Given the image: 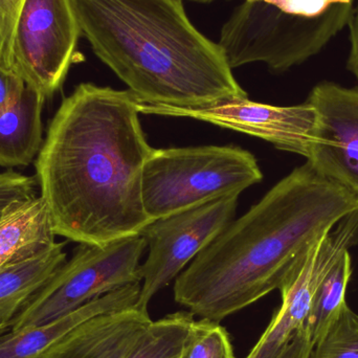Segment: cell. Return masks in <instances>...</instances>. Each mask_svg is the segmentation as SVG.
Returning a JSON list of instances; mask_svg holds the SVG:
<instances>
[{
	"instance_id": "cell-20",
	"label": "cell",
	"mask_w": 358,
	"mask_h": 358,
	"mask_svg": "<svg viewBox=\"0 0 358 358\" xmlns=\"http://www.w3.org/2000/svg\"><path fill=\"white\" fill-rule=\"evenodd\" d=\"M24 1L0 0V64L10 71L15 27Z\"/></svg>"
},
{
	"instance_id": "cell-15",
	"label": "cell",
	"mask_w": 358,
	"mask_h": 358,
	"mask_svg": "<svg viewBox=\"0 0 358 358\" xmlns=\"http://www.w3.org/2000/svg\"><path fill=\"white\" fill-rule=\"evenodd\" d=\"M65 242H55L38 254L0 268V320L12 324L27 301L67 260Z\"/></svg>"
},
{
	"instance_id": "cell-7",
	"label": "cell",
	"mask_w": 358,
	"mask_h": 358,
	"mask_svg": "<svg viewBox=\"0 0 358 358\" xmlns=\"http://www.w3.org/2000/svg\"><path fill=\"white\" fill-rule=\"evenodd\" d=\"M82 35L71 0H25L13 37L10 69L52 98L77 62Z\"/></svg>"
},
{
	"instance_id": "cell-4",
	"label": "cell",
	"mask_w": 358,
	"mask_h": 358,
	"mask_svg": "<svg viewBox=\"0 0 358 358\" xmlns=\"http://www.w3.org/2000/svg\"><path fill=\"white\" fill-rule=\"evenodd\" d=\"M355 0H244L218 44L231 69L265 63L285 71L320 52L350 22Z\"/></svg>"
},
{
	"instance_id": "cell-27",
	"label": "cell",
	"mask_w": 358,
	"mask_h": 358,
	"mask_svg": "<svg viewBox=\"0 0 358 358\" xmlns=\"http://www.w3.org/2000/svg\"><path fill=\"white\" fill-rule=\"evenodd\" d=\"M193 1H197V2H210V1H213V0H193Z\"/></svg>"
},
{
	"instance_id": "cell-5",
	"label": "cell",
	"mask_w": 358,
	"mask_h": 358,
	"mask_svg": "<svg viewBox=\"0 0 358 358\" xmlns=\"http://www.w3.org/2000/svg\"><path fill=\"white\" fill-rule=\"evenodd\" d=\"M256 157L239 147L155 149L143 176V201L151 220L165 218L262 180Z\"/></svg>"
},
{
	"instance_id": "cell-3",
	"label": "cell",
	"mask_w": 358,
	"mask_h": 358,
	"mask_svg": "<svg viewBox=\"0 0 358 358\" xmlns=\"http://www.w3.org/2000/svg\"><path fill=\"white\" fill-rule=\"evenodd\" d=\"M82 35L141 104L194 108L248 94L183 0H71Z\"/></svg>"
},
{
	"instance_id": "cell-1",
	"label": "cell",
	"mask_w": 358,
	"mask_h": 358,
	"mask_svg": "<svg viewBox=\"0 0 358 358\" xmlns=\"http://www.w3.org/2000/svg\"><path fill=\"white\" fill-rule=\"evenodd\" d=\"M130 90L82 83L61 103L36 159L55 233L79 244L141 235L152 222L143 201L155 148Z\"/></svg>"
},
{
	"instance_id": "cell-8",
	"label": "cell",
	"mask_w": 358,
	"mask_h": 358,
	"mask_svg": "<svg viewBox=\"0 0 358 358\" xmlns=\"http://www.w3.org/2000/svg\"><path fill=\"white\" fill-rule=\"evenodd\" d=\"M239 195L227 196L149 223L141 235L149 248L141 264L142 278L136 308L148 311L151 299L180 275L234 220Z\"/></svg>"
},
{
	"instance_id": "cell-10",
	"label": "cell",
	"mask_w": 358,
	"mask_h": 358,
	"mask_svg": "<svg viewBox=\"0 0 358 358\" xmlns=\"http://www.w3.org/2000/svg\"><path fill=\"white\" fill-rule=\"evenodd\" d=\"M307 102L315 109L317 121L306 163L358 197V87L323 82Z\"/></svg>"
},
{
	"instance_id": "cell-2",
	"label": "cell",
	"mask_w": 358,
	"mask_h": 358,
	"mask_svg": "<svg viewBox=\"0 0 358 358\" xmlns=\"http://www.w3.org/2000/svg\"><path fill=\"white\" fill-rule=\"evenodd\" d=\"M357 210L355 193L305 163L229 222L181 271L176 303L220 323L280 290L305 248Z\"/></svg>"
},
{
	"instance_id": "cell-11",
	"label": "cell",
	"mask_w": 358,
	"mask_h": 358,
	"mask_svg": "<svg viewBox=\"0 0 358 358\" xmlns=\"http://www.w3.org/2000/svg\"><path fill=\"white\" fill-rule=\"evenodd\" d=\"M150 323L148 311L136 307L103 313L69 332L44 358H126Z\"/></svg>"
},
{
	"instance_id": "cell-22",
	"label": "cell",
	"mask_w": 358,
	"mask_h": 358,
	"mask_svg": "<svg viewBox=\"0 0 358 358\" xmlns=\"http://www.w3.org/2000/svg\"><path fill=\"white\" fill-rule=\"evenodd\" d=\"M290 340L273 323H269L260 340L257 342L254 348L250 350V355L245 358H275Z\"/></svg>"
},
{
	"instance_id": "cell-6",
	"label": "cell",
	"mask_w": 358,
	"mask_h": 358,
	"mask_svg": "<svg viewBox=\"0 0 358 358\" xmlns=\"http://www.w3.org/2000/svg\"><path fill=\"white\" fill-rule=\"evenodd\" d=\"M146 248L142 235L103 245L80 244L71 260L27 301L10 330L48 323L113 290L142 283L140 262Z\"/></svg>"
},
{
	"instance_id": "cell-14",
	"label": "cell",
	"mask_w": 358,
	"mask_h": 358,
	"mask_svg": "<svg viewBox=\"0 0 358 358\" xmlns=\"http://www.w3.org/2000/svg\"><path fill=\"white\" fill-rule=\"evenodd\" d=\"M46 99L25 85L20 99L0 113V167H27L43 145V113Z\"/></svg>"
},
{
	"instance_id": "cell-28",
	"label": "cell",
	"mask_w": 358,
	"mask_h": 358,
	"mask_svg": "<svg viewBox=\"0 0 358 358\" xmlns=\"http://www.w3.org/2000/svg\"><path fill=\"white\" fill-rule=\"evenodd\" d=\"M1 214H2V213H1ZM1 214H0V215H1Z\"/></svg>"
},
{
	"instance_id": "cell-26",
	"label": "cell",
	"mask_w": 358,
	"mask_h": 358,
	"mask_svg": "<svg viewBox=\"0 0 358 358\" xmlns=\"http://www.w3.org/2000/svg\"><path fill=\"white\" fill-rule=\"evenodd\" d=\"M10 328H12V324L0 320V338L3 336L4 334H8V332H10Z\"/></svg>"
},
{
	"instance_id": "cell-24",
	"label": "cell",
	"mask_w": 358,
	"mask_h": 358,
	"mask_svg": "<svg viewBox=\"0 0 358 358\" xmlns=\"http://www.w3.org/2000/svg\"><path fill=\"white\" fill-rule=\"evenodd\" d=\"M311 346L306 328L296 332L275 358H309Z\"/></svg>"
},
{
	"instance_id": "cell-25",
	"label": "cell",
	"mask_w": 358,
	"mask_h": 358,
	"mask_svg": "<svg viewBox=\"0 0 358 358\" xmlns=\"http://www.w3.org/2000/svg\"><path fill=\"white\" fill-rule=\"evenodd\" d=\"M348 25L350 27L351 43L348 69L355 76L358 81V0Z\"/></svg>"
},
{
	"instance_id": "cell-12",
	"label": "cell",
	"mask_w": 358,
	"mask_h": 358,
	"mask_svg": "<svg viewBox=\"0 0 358 358\" xmlns=\"http://www.w3.org/2000/svg\"><path fill=\"white\" fill-rule=\"evenodd\" d=\"M141 288V282L129 284L48 323L10 330L0 338V358H44L57 343L87 320L136 307Z\"/></svg>"
},
{
	"instance_id": "cell-17",
	"label": "cell",
	"mask_w": 358,
	"mask_h": 358,
	"mask_svg": "<svg viewBox=\"0 0 358 358\" xmlns=\"http://www.w3.org/2000/svg\"><path fill=\"white\" fill-rule=\"evenodd\" d=\"M194 321L189 311L151 321L126 358H179L183 341Z\"/></svg>"
},
{
	"instance_id": "cell-13",
	"label": "cell",
	"mask_w": 358,
	"mask_h": 358,
	"mask_svg": "<svg viewBox=\"0 0 358 358\" xmlns=\"http://www.w3.org/2000/svg\"><path fill=\"white\" fill-rule=\"evenodd\" d=\"M56 236L41 196L14 202L0 215V268L45 250Z\"/></svg>"
},
{
	"instance_id": "cell-16",
	"label": "cell",
	"mask_w": 358,
	"mask_h": 358,
	"mask_svg": "<svg viewBox=\"0 0 358 358\" xmlns=\"http://www.w3.org/2000/svg\"><path fill=\"white\" fill-rule=\"evenodd\" d=\"M352 275V260L347 250L328 271L320 283L307 317L311 346L324 336L346 304V292Z\"/></svg>"
},
{
	"instance_id": "cell-18",
	"label": "cell",
	"mask_w": 358,
	"mask_h": 358,
	"mask_svg": "<svg viewBox=\"0 0 358 358\" xmlns=\"http://www.w3.org/2000/svg\"><path fill=\"white\" fill-rule=\"evenodd\" d=\"M309 358H358V315L347 303L313 345Z\"/></svg>"
},
{
	"instance_id": "cell-9",
	"label": "cell",
	"mask_w": 358,
	"mask_h": 358,
	"mask_svg": "<svg viewBox=\"0 0 358 358\" xmlns=\"http://www.w3.org/2000/svg\"><path fill=\"white\" fill-rule=\"evenodd\" d=\"M143 115L189 117L271 143L275 148L306 157L313 144L317 115L310 103L273 106L246 99L194 108L140 104Z\"/></svg>"
},
{
	"instance_id": "cell-23",
	"label": "cell",
	"mask_w": 358,
	"mask_h": 358,
	"mask_svg": "<svg viewBox=\"0 0 358 358\" xmlns=\"http://www.w3.org/2000/svg\"><path fill=\"white\" fill-rule=\"evenodd\" d=\"M24 88L25 83L19 76L0 64V113L20 99Z\"/></svg>"
},
{
	"instance_id": "cell-21",
	"label": "cell",
	"mask_w": 358,
	"mask_h": 358,
	"mask_svg": "<svg viewBox=\"0 0 358 358\" xmlns=\"http://www.w3.org/2000/svg\"><path fill=\"white\" fill-rule=\"evenodd\" d=\"M36 179L17 172L0 173V214L10 204L36 195Z\"/></svg>"
},
{
	"instance_id": "cell-19",
	"label": "cell",
	"mask_w": 358,
	"mask_h": 358,
	"mask_svg": "<svg viewBox=\"0 0 358 358\" xmlns=\"http://www.w3.org/2000/svg\"><path fill=\"white\" fill-rule=\"evenodd\" d=\"M179 358H235L227 329L218 322L194 321L183 341Z\"/></svg>"
}]
</instances>
